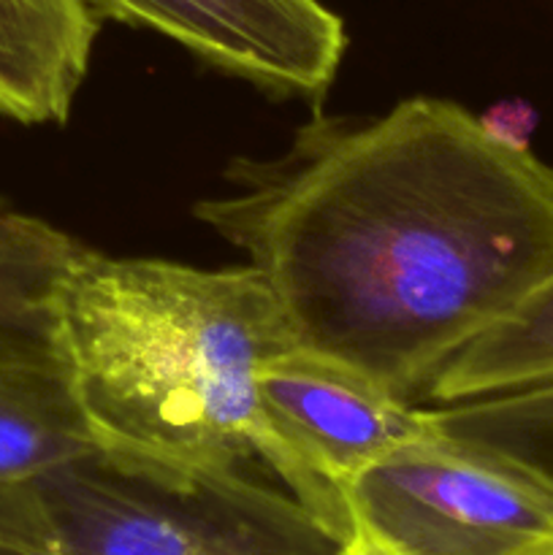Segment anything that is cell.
Segmentation results:
<instances>
[{
    "label": "cell",
    "mask_w": 553,
    "mask_h": 555,
    "mask_svg": "<svg viewBox=\"0 0 553 555\" xmlns=\"http://www.w3.org/2000/svg\"><path fill=\"white\" fill-rule=\"evenodd\" d=\"M195 217L247 253L296 345L399 399L553 276V168L466 108L314 114Z\"/></svg>",
    "instance_id": "1"
},
{
    "label": "cell",
    "mask_w": 553,
    "mask_h": 555,
    "mask_svg": "<svg viewBox=\"0 0 553 555\" xmlns=\"http://www.w3.org/2000/svg\"><path fill=\"white\" fill-rule=\"evenodd\" d=\"M296 345L253 266L206 271L85 244L57 291V350L98 448L173 469L239 472L280 448L255 377Z\"/></svg>",
    "instance_id": "2"
},
{
    "label": "cell",
    "mask_w": 553,
    "mask_h": 555,
    "mask_svg": "<svg viewBox=\"0 0 553 555\" xmlns=\"http://www.w3.org/2000/svg\"><path fill=\"white\" fill-rule=\"evenodd\" d=\"M0 542L38 555H336L291 493L92 448L0 488Z\"/></svg>",
    "instance_id": "3"
},
{
    "label": "cell",
    "mask_w": 553,
    "mask_h": 555,
    "mask_svg": "<svg viewBox=\"0 0 553 555\" xmlns=\"http://www.w3.org/2000/svg\"><path fill=\"white\" fill-rule=\"evenodd\" d=\"M345 504L390 555H553V491L434 426L366 466Z\"/></svg>",
    "instance_id": "4"
},
{
    "label": "cell",
    "mask_w": 553,
    "mask_h": 555,
    "mask_svg": "<svg viewBox=\"0 0 553 555\" xmlns=\"http://www.w3.org/2000/svg\"><path fill=\"white\" fill-rule=\"evenodd\" d=\"M255 390L280 448L274 477L339 542L352 529L347 486L390 450L432 431L428 410L301 345L266 358Z\"/></svg>",
    "instance_id": "5"
},
{
    "label": "cell",
    "mask_w": 553,
    "mask_h": 555,
    "mask_svg": "<svg viewBox=\"0 0 553 555\" xmlns=\"http://www.w3.org/2000/svg\"><path fill=\"white\" fill-rule=\"evenodd\" d=\"M98 22L150 27L215 68L285 95H320L345 57V22L320 0H81Z\"/></svg>",
    "instance_id": "6"
},
{
    "label": "cell",
    "mask_w": 553,
    "mask_h": 555,
    "mask_svg": "<svg viewBox=\"0 0 553 555\" xmlns=\"http://www.w3.org/2000/svg\"><path fill=\"white\" fill-rule=\"evenodd\" d=\"M101 22L81 0H0V114L63 125Z\"/></svg>",
    "instance_id": "7"
},
{
    "label": "cell",
    "mask_w": 553,
    "mask_h": 555,
    "mask_svg": "<svg viewBox=\"0 0 553 555\" xmlns=\"http://www.w3.org/2000/svg\"><path fill=\"white\" fill-rule=\"evenodd\" d=\"M98 448L60 356L0 352V488Z\"/></svg>",
    "instance_id": "8"
},
{
    "label": "cell",
    "mask_w": 553,
    "mask_h": 555,
    "mask_svg": "<svg viewBox=\"0 0 553 555\" xmlns=\"http://www.w3.org/2000/svg\"><path fill=\"white\" fill-rule=\"evenodd\" d=\"M79 247L0 195V352L60 356L57 291Z\"/></svg>",
    "instance_id": "9"
},
{
    "label": "cell",
    "mask_w": 553,
    "mask_h": 555,
    "mask_svg": "<svg viewBox=\"0 0 553 555\" xmlns=\"http://www.w3.org/2000/svg\"><path fill=\"white\" fill-rule=\"evenodd\" d=\"M548 379H553V276L472 339L437 374L428 399L459 404Z\"/></svg>",
    "instance_id": "10"
},
{
    "label": "cell",
    "mask_w": 553,
    "mask_h": 555,
    "mask_svg": "<svg viewBox=\"0 0 553 555\" xmlns=\"http://www.w3.org/2000/svg\"><path fill=\"white\" fill-rule=\"evenodd\" d=\"M432 426L553 491V379L442 404Z\"/></svg>",
    "instance_id": "11"
},
{
    "label": "cell",
    "mask_w": 553,
    "mask_h": 555,
    "mask_svg": "<svg viewBox=\"0 0 553 555\" xmlns=\"http://www.w3.org/2000/svg\"><path fill=\"white\" fill-rule=\"evenodd\" d=\"M336 555H390V553H385L383 547L366 534V531L352 526L350 534L339 542V551H336Z\"/></svg>",
    "instance_id": "12"
},
{
    "label": "cell",
    "mask_w": 553,
    "mask_h": 555,
    "mask_svg": "<svg viewBox=\"0 0 553 555\" xmlns=\"http://www.w3.org/2000/svg\"><path fill=\"white\" fill-rule=\"evenodd\" d=\"M0 555H38L33 551H25L20 545H9V542H0Z\"/></svg>",
    "instance_id": "13"
}]
</instances>
